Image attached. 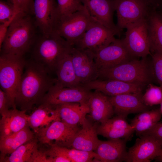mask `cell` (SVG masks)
Returning a JSON list of instances; mask_svg holds the SVG:
<instances>
[{
    "mask_svg": "<svg viewBox=\"0 0 162 162\" xmlns=\"http://www.w3.org/2000/svg\"><path fill=\"white\" fill-rule=\"evenodd\" d=\"M73 46L54 30L48 35H42L37 41L32 59L52 73L55 72L59 62L70 52Z\"/></svg>",
    "mask_w": 162,
    "mask_h": 162,
    "instance_id": "3957f363",
    "label": "cell"
},
{
    "mask_svg": "<svg viewBox=\"0 0 162 162\" xmlns=\"http://www.w3.org/2000/svg\"><path fill=\"white\" fill-rule=\"evenodd\" d=\"M38 142L35 137L0 160V162H47L44 150L38 148Z\"/></svg>",
    "mask_w": 162,
    "mask_h": 162,
    "instance_id": "7402d4cb",
    "label": "cell"
},
{
    "mask_svg": "<svg viewBox=\"0 0 162 162\" xmlns=\"http://www.w3.org/2000/svg\"><path fill=\"white\" fill-rule=\"evenodd\" d=\"M142 96V92H140L108 97L114 113L127 118L129 114L138 113L149 110V106L144 103Z\"/></svg>",
    "mask_w": 162,
    "mask_h": 162,
    "instance_id": "e0dca14e",
    "label": "cell"
},
{
    "mask_svg": "<svg viewBox=\"0 0 162 162\" xmlns=\"http://www.w3.org/2000/svg\"><path fill=\"white\" fill-rule=\"evenodd\" d=\"M18 13L12 3L0 1V24L14 19Z\"/></svg>",
    "mask_w": 162,
    "mask_h": 162,
    "instance_id": "d6a6232c",
    "label": "cell"
},
{
    "mask_svg": "<svg viewBox=\"0 0 162 162\" xmlns=\"http://www.w3.org/2000/svg\"><path fill=\"white\" fill-rule=\"evenodd\" d=\"M56 0L58 20L81 10L84 6L81 0Z\"/></svg>",
    "mask_w": 162,
    "mask_h": 162,
    "instance_id": "4dcf8cb0",
    "label": "cell"
},
{
    "mask_svg": "<svg viewBox=\"0 0 162 162\" xmlns=\"http://www.w3.org/2000/svg\"><path fill=\"white\" fill-rule=\"evenodd\" d=\"M162 116L160 109L148 110L138 113L131 121L136 134L140 136L150 130L160 121Z\"/></svg>",
    "mask_w": 162,
    "mask_h": 162,
    "instance_id": "f546056e",
    "label": "cell"
},
{
    "mask_svg": "<svg viewBox=\"0 0 162 162\" xmlns=\"http://www.w3.org/2000/svg\"><path fill=\"white\" fill-rule=\"evenodd\" d=\"M26 61L23 57L1 54L0 85L7 95L14 108L17 88L23 72Z\"/></svg>",
    "mask_w": 162,
    "mask_h": 162,
    "instance_id": "5b68a950",
    "label": "cell"
},
{
    "mask_svg": "<svg viewBox=\"0 0 162 162\" xmlns=\"http://www.w3.org/2000/svg\"><path fill=\"white\" fill-rule=\"evenodd\" d=\"M87 118L81 124L82 128L74 137L69 148L94 151L100 140L98 137V123Z\"/></svg>",
    "mask_w": 162,
    "mask_h": 162,
    "instance_id": "ffe728a7",
    "label": "cell"
},
{
    "mask_svg": "<svg viewBox=\"0 0 162 162\" xmlns=\"http://www.w3.org/2000/svg\"><path fill=\"white\" fill-rule=\"evenodd\" d=\"M6 0L7 1V2H9L11 3H12V4H13V0Z\"/></svg>",
    "mask_w": 162,
    "mask_h": 162,
    "instance_id": "7bdbcfd3",
    "label": "cell"
},
{
    "mask_svg": "<svg viewBox=\"0 0 162 162\" xmlns=\"http://www.w3.org/2000/svg\"><path fill=\"white\" fill-rule=\"evenodd\" d=\"M30 128L28 126L17 132L0 137V160L35 137V134Z\"/></svg>",
    "mask_w": 162,
    "mask_h": 162,
    "instance_id": "f1b7e54d",
    "label": "cell"
},
{
    "mask_svg": "<svg viewBox=\"0 0 162 162\" xmlns=\"http://www.w3.org/2000/svg\"><path fill=\"white\" fill-rule=\"evenodd\" d=\"M80 129L77 126H70L61 120H57L35 134L38 142L42 144L49 146L56 145L69 148Z\"/></svg>",
    "mask_w": 162,
    "mask_h": 162,
    "instance_id": "9c48e42d",
    "label": "cell"
},
{
    "mask_svg": "<svg viewBox=\"0 0 162 162\" xmlns=\"http://www.w3.org/2000/svg\"><path fill=\"white\" fill-rule=\"evenodd\" d=\"M88 105L89 117L95 122L100 124L104 122L115 114L108 96L97 91L92 92Z\"/></svg>",
    "mask_w": 162,
    "mask_h": 162,
    "instance_id": "603a6c76",
    "label": "cell"
},
{
    "mask_svg": "<svg viewBox=\"0 0 162 162\" xmlns=\"http://www.w3.org/2000/svg\"><path fill=\"white\" fill-rule=\"evenodd\" d=\"M127 118L117 115L98 125V135L109 139H124L128 141L133 136L135 130L134 127L128 123Z\"/></svg>",
    "mask_w": 162,
    "mask_h": 162,
    "instance_id": "d6986e66",
    "label": "cell"
},
{
    "mask_svg": "<svg viewBox=\"0 0 162 162\" xmlns=\"http://www.w3.org/2000/svg\"><path fill=\"white\" fill-rule=\"evenodd\" d=\"M33 13L35 26L43 35H48L55 30L58 21L56 0H34Z\"/></svg>",
    "mask_w": 162,
    "mask_h": 162,
    "instance_id": "5bb4252c",
    "label": "cell"
},
{
    "mask_svg": "<svg viewBox=\"0 0 162 162\" xmlns=\"http://www.w3.org/2000/svg\"><path fill=\"white\" fill-rule=\"evenodd\" d=\"M153 53L152 62L153 72L155 78L160 86L162 84V53Z\"/></svg>",
    "mask_w": 162,
    "mask_h": 162,
    "instance_id": "e575fe53",
    "label": "cell"
},
{
    "mask_svg": "<svg viewBox=\"0 0 162 162\" xmlns=\"http://www.w3.org/2000/svg\"><path fill=\"white\" fill-rule=\"evenodd\" d=\"M35 36L34 26L28 14L18 13L8 27L1 54L23 57L34 42Z\"/></svg>",
    "mask_w": 162,
    "mask_h": 162,
    "instance_id": "7a4b0ae2",
    "label": "cell"
},
{
    "mask_svg": "<svg viewBox=\"0 0 162 162\" xmlns=\"http://www.w3.org/2000/svg\"><path fill=\"white\" fill-rule=\"evenodd\" d=\"M94 56L99 70L110 68L134 58L128 52L122 40L117 39L94 52Z\"/></svg>",
    "mask_w": 162,
    "mask_h": 162,
    "instance_id": "9a60e30c",
    "label": "cell"
},
{
    "mask_svg": "<svg viewBox=\"0 0 162 162\" xmlns=\"http://www.w3.org/2000/svg\"><path fill=\"white\" fill-rule=\"evenodd\" d=\"M120 35L116 31L110 29L101 23L93 21L82 38L74 46L89 50L94 52L109 45Z\"/></svg>",
    "mask_w": 162,
    "mask_h": 162,
    "instance_id": "30bf717a",
    "label": "cell"
},
{
    "mask_svg": "<svg viewBox=\"0 0 162 162\" xmlns=\"http://www.w3.org/2000/svg\"><path fill=\"white\" fill-rule=\"evenodd\" d=\"M91 93V91L82 86L74 88L64 87L56 83L46 94L40 104L52 106L72 103L88 105Z\"/></svg>",
    "mask_w": 162,
    "mask_h": 162,
    "instance_id": "8fae6325",
    "label": "cell"
},
{
    "mask_svg": "<svg viewBox=\"0 0 162 162\" xmlns=\"http://www.w3.org/2000/svg\"><path fill=\"white\" fill-rule=\"evenodd\" d=\"M122 39L130 55L134 58H146L151 54L146 18L128 26Z\"/></svg>",
    "mask_w": 162,
    "mask_h": 162,
    "instance_id": "52a82bcc",
    "label": "cell"
},
{
    "mask_svg": "<svg viewBox=\"0 0 162 162\" xmlns=\"http://www.w3.org/2000/svg\"><path fill=\"white\" fill-rule=\"evenodd\" d=\"M26 112L16 108H12L1 115L0 137L17 132L28 126V115Z\"/></svg>",
    "mask_w": 162,
    "mask_h": 162,
    "instance_id": "cb8c5ba5",
    "label": "cell"
},
{
    "mask_svg": "<svg viewBox=\"0 0 162 162\" xmlns=\"http://www.w3.org/2000/svg\"><path fill=\"white\" fill-rule=\"evenodd\" d=\"M142 99L145 104L149 107L160 104L162 100V88L160 86L149 84Z\"/></svg>",
    "mask_w": 162,
    "mask_h": 162,
    "instance_id": "1f68e13d",
    "label": "cell"
},
{
    "mask_svg": "<svg viewBox=\"0 0 162 162\" xmlns=\"http://www.w3.org/2000/svg\"><path fill=\"white\" fill-rule=\"evenodd\" d=\"M70 54L75 72L82 85L98 78L99 69L93 51L73 46Z\"/></svg>",
    "mask_w": 162,
    "mask_h": 162,
    "instance_id": "7c38bea8",
    "label": "cell"
},
{
    "mask_svg": "<svg viewBox=\"0 0 162 162\" xmlns=\"http://www.w3.org/2000/svg\"><path fill=\"white\" fill-rule=\"evenodd\" d=\"M145 134L153 136L162 145V121L158 122L150 130L143 135Z\"/></svg>",
    "mask_w": 162,
    "mask_h": 162,
    "instance_id": "74e56055",
    "label": "cell"
},
{
    "mask_svg": "<svg viewBox=\"0 0 162 162\" xmlns=\"http://www.w3.org/2000/svg\"><path fill=\"white\" fill-rule=\"evenodd\" d=\"M70 52L60 60L55 71L57 76L56 84L62 87L74 88L82 85L75 72Z\"/></svg>",
    "mask_w": 162,
    "mask_h": 162,
    "instance_id": "4316f807",
    "label": "cell"
},
{
    "mask_svg": "<svg viewBox=\"0 0 162 162\" xmlns=\"http://www.w3.org/2000/svg\"><path fill=\"white\" fill-rule=\"evenodd\" d=\"M93 20L84 6L81 10L59 19L55 30L74 46Z\"/></svg>",
    "mask_w": 162,
    "mask_h": 162,
    "instance_id": "8992f818",
    "label": "cell"
},
{
    "mask_svg": "<svg viewBox=\"0 0 162 162\" xmlns=\"http://www.w3.org/2000/svg\"><path fill=\"white\" fill-rule=\"evenodd\" d=\"M137 138L127 152L124 161L149 162L162 154V145L155 138L145 134Z\"/></svg>",
    "mask_w": 162,
    "mask_h": 162,
    "instance_id": "4fadbf2b",
    "label": "cell"
},
{
    "mask_svg": "<svg viewBox=\"0 0 162 162\" xmlns=\"http://www.w3.org/2000/svg\"><path fill=\"white\" fill-rule=\"evenodd\" d=\"M155 160L156 161L162 162V154L160 156L156 158Z\"/></svg>",
    "mask_w": 162,
    "mask_h": 162,
    "instance_id": "60d3db41",
    "label": "cell"
},
{
    "mask_svg": "<svg viewBox=\"0 0 162 162\" xmlns=\"http://www.w3.org/2000/svg\"><path fill=\"white\" fill-rule=\"evenodd\" d=\"M124 139L100 140L94 152L98 155V162H121L124 161L127 151Z\"/></svg>",
    "mask_w": 162,
    "mask_h": 162,
    "instance_id": "44dd1931",
    "label": "cell"
},
{
    "mask_svg": "<svg viewBox=\"0 0 162 162\" xmlns=\"http://www.w3.org/2000/svg\"><path fill=\"white\" fill-rule=\"evenodd\" d=\"M116 12V26L121 32L130 25L146 18L149 10L146 0H113Z\"/></svg>",
    "mask_w": 162,
    "mask_h": 162,
    "instance_id": "ba28073f",
    "label": "cell"
},
{
    "mask_svg": "<svg viewBox=\"0 0 162 162\" xmlns=\"http://www.w3.org/2000/svg\"><path fill=\"white\" fill-rule=\"evenodd\" d=\"M146 59V58L140 60L134 58L110 68L99 69L98 78L116 80L143 85L149 80Z\"/></svg>",
    "mask_w": 162,
    "mask_h": 162,
    "instance_id": "277c9868",
    "label": "cell"
},
{
    "mask_svg": "<svg viewBox=\"0 0 162 162\" xmlns=\"http://www.w3.org/2000/svg\"><path fill=\"white\" fill-rule=\"evenodd\" d=\"M57 120L61 119L56 109L49 105L41 104L28 116V124L36 134Z\"/></svg>",
    "mask_w": 162,
    "mask_h": 162,
    "instance_id": "d4e9b609",
    "label": "cell"
},
{
    "mask_svg": "<svg viewBox=\"0 0 162 162\" xmlns=\"http://www.w3.org/2000/svg\"><path fill=\"white\" fill-rule=\"evenodd\" d=\"M160 108H159V109H160V113H161V115L162 116V100L161 102L160 103Z\"/></svg>",
    "mask_w": 162,
    "mask_h": 162,
    "instance_id": "b9f144b4",
    "label": "cell"
},
{
    "mask_svg": "<svg viewBox=\"0 0 162 162\" xmlns=\"http://www.w3.org/2000/svg\"><path fill=\"white\" fill-rule=\"evenodd\" d=\"M81 0L92 19L120 34L113 22L115 9L113 0Z\"/></svg>",
    "mask_w": 162,
    "mask_h": 162,
    "instance_id": "ac0fdd59",
    "label": "cell"
},
{
    "mask_svg": "<svg viewBox=\"0 0 162 162\" xmlns=\"http://www.w3.org/2000/svg\"><path fill=\"white\" fill-rule=\"evenodd\" d=\"M150 8L162 11V0H146Z\"/></svg>",
    "mask_w": 162,
    "mask_h": 162,
    "instance_id": "ab89813d",
    "label": "cell"
},
{
    "mask_svg": "<svg viewBox=\"0 0 162 162\" xmlns=\"http://www.w3.org/2000/svg\"><path fill=\"white\" fill-rule=\"evenodd\" d=\"M13 106L6 93L0 89V113L1 115L8 110Z\"/></svg>",
    "mask_w": 162,
    "mask_h": 162,
    "instance_id": "8d00e7d4",
    "label": "cell"
},
{
    "mask_svg": "<svg viewBox=\"0 0 162 162\" xmlns=\"http://www.w3.org/2000/svg\"><path fill=\"white\" fill-rule=\"evenodd\" d=\"M160 86L162 88V84L161 85H160Z\"/></svg>",
    "mask_w": 162,
    "mask_h": 162,
    "instance_id": "ee69618b",
    "label": "cell"
},
{
    "mask_svg": "<svg viewBox=\"0 0 162 162\" xmlns=\"http://www.w3.org/2000/svg\"><path fill=\"white\" fill-rule=\"evenodd\" d=\"M34 0H13V4L18 12L33 13Z\"/></svg>",
    "mask_w": 162,
    "mask_h": 162,
    "instance_id": "d590c367",
    "label": "cell"
},
{
    "mask_svg": "<svg viewBox=\"0 0 162 162\" xmlns=\"http://www.w3.org/2000/svg\"><path fill=\"white\" fill-rule=\"evenodd\" d=\"M51 74L32 59L26 61L15 97L17 109L26 112L40 104L46 94L56 82V78L52 77Z\"/></svg>",
    "mask_w": 162,
    "mask_h": 162,
    "instance_id": "6da1fadb",
    "label": "cell"
},
{
    "mask_svg": "<svg viewBox=\"0 0 162 162\" xmlns=\"http://www.w3.org/2000/svg\"><path fill=\"white\" fill-rule=\"evenodd\" d=\"M57 111L61 120L72 126L81 125L86 119L89 113L88 105L72 103L59 104L52 106Z\"/></svg>",
    "mask_w": 162,
    "mask_h": 162,
    "instance_id": "484cf974",
    "label": "cell"
},
{
    "mask_svg": "<svg viewBox=\"0 0 162 162\" xmlns=\"http://www.w3.org/2000/svg\"><path fill=\"white\" fill-rule=\"evenodd\" d=\"M142 86L116 80L99 79L81 85L88 90L97 91L109 96L142 92Z\"/></svg>",
    "mask_w": 162,
    "mask_h": 162,
    "instance_id": "2e32d148",
    "label": "cell"
},
{
    "mask_svg": "<svg viewBox=\"0 0 162 162\" xmlns=\"http://www.w3.org/2000/svg\"><path fill=\"white\" fill-rule=\"evenodd\" d=\"M146 19L150 51L162 53V12L150 8Z\"/></svg>",
    "mask_w": 162,
    "mask_h": 162,
    "instance_id": "83f0119b",
    "label": "cell"
},
{
    "mask_svg": "<svg viewBox=\"0 0 162 162\" xmlns=\"http://www.w3.org/2000/svg\"><path fill=\"white\" fill-rule=\"evenodd\" d=\"M14 19L0 24V48L4 39L8 27Z\"/></svg>",
    "mask_w": 162,
    "mask_h": 162,
    "instance_id": "f35d334b",
    "label": "cell"
},
{
    "mask_svg": "<svg viewBox=\"0 0 162 162\" xmlns=\"http://www.w3.org/2000/svg\"><path fill=\"white\" fill-rule=\"evenodd\" d=\"M44 152L47 162H71L69 159L62 153L57 145L50 146Z\"/></svg>",
    "mask_w": 162,
    "mask_h": 162,
    "instance_id": "836d02e7",
    "label": "cell"
}]
</instances>
